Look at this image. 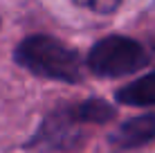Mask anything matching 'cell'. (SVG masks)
<instances>
[{
  "label": "cell",
  "instance_id": "obj_1",
  "mask_svg": "<svg viewBox=\"0 0 155 153\" xmlns=\"http://www.w3.org/2000/svg\"><path fill=\"white\" fill-rule=\"evenodd\" d=\"M14 59L20 68L43 79L63 83L81 81V56L63 41L47 34H31L16 45Z\"/></svg>",
  "mask_w": 155,
  "mask_h": 153
},
{
  "label": "cell",
  "instance_id": "obj_2",
  "mask_svg": "<svg viewBox=\"0 0 155 153\" xmlns=\"http://www.w3.org/2000/svg\"><path fill=\"white\" fill-rule=\"evenodd\" d=\"M148 63H151L148 47L128 36H106L97 41L85 59V65L92 75L106 79L135 75Z\"/></svg>",
  "mask_w": 155,
  "mask_h": 153
},
{
  "label": "cell",
  "instance_id": "obj_3",
  "mask_svg": "<svg viewBox=\"0 0 155 153\" xmlns=\"http://www.w3.org/2000/svg\"><path fill=\"white\" fill-rule=\"evenodd\" d=\"M85 119L81 117L79 104H68V106L54 108L41 124L38 133L31 144L45 146V149H61L70 151L79 149L85 140Z\"/></svg>",
  "mask_w": 155,
  "mask_h": 153
},
{
  "label": "cell",
  "instance_id": "obj_4",
  "mask_svg": "<svg viewBox=\"0 0 155 153\" xmlns=\"http://www.w3.org/2000/svg\"><path fill=\"white\" fill-rule=\"evenodd\" d=\"M153 140H155V110L128 119L110 133V142L121 149H137V146H144Z\"/></svg>",
  "mask_w": 155,
  "mask_h": 153
},
{
  "label": "cell",
  "instance_id": "obj_5",
  "mask_svg": "<svg viewBox=\"0 0 155 153\" xmlns=\"http://www.w3.org/2000/svg\"><path fill=\"white\" fill-rule=\"evenodd\" d=\"M117 101L124 104V106H135V108L155 106V70L137 77L135 81L119 88L117 90Z\"/></svg>",
  "mask_w": 155,
  "mask_h": 153
},
{
  "label": "cell",
  "instance_id": "obj_6",
  "mask_svg": "<svg viewBox=\"0 0 155 153\" xmlns=\"http://www.w3.org/2000/svg\"><path fill=\"white\" fill-rule=\"evenodd\" d=\"M79 7H85L94 14H113L117 7L121 5V0H72Z\"/></svg>",
  "mask_w": 155,
  "mask_h": 153
}]
</instances>
